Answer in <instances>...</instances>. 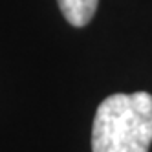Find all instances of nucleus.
I'll return each instance as SVG.
<instances>
[{
	"label": "nucleus",
	"mask_w": 152,
	"mask_h": 152,
	"mask_svg": "<svg viewBox=\"0 0 152 152\" xmlns=\"http://www.w3.org/2000/svg\"><path fill=\"white\" fill-rule=\"evenodd\" d=\"M152 95L114 94L99 104L92 126V152H148Z\"/></svg>",
	"instance_id": "f257e3e1"
},
{
	"label": "nucleus",
	"mask_w": 152,
	"mask_h": 152,
	"mask_svg": "<svg viewBox=\"0 0 152 152\" xmlns=\"http://www.w3.org/2000/svg\"><path fill=\"white\" fill-rule=\"evenodd\" d=\"M61 13L72 26H86L95 15L99 0H57Z\"/></svg>",
	"instance_id": "f03ea898"
}]
</instances>
